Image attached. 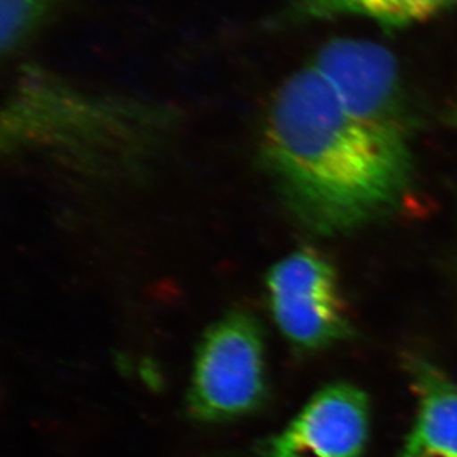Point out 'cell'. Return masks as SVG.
Returning a JSON list of instances; mask_svg holds the SVG:
<instances>
[{
    "label": "cell",
    "mask_w": 457,
    "mask_h": 457,
    "mask_svg": "<svg viewBox=\"0 0 457 457\" xmlns=\"http://www.w3.org/2000/svg\"><path fill=\"white\" fill-rule=\"evenodd\" d=\"M261 150L286 207L320 236L353 233L388 218L413 188V150L351 116L312 64L277 87Z\"/></svg>",
    "instance_id": "cell-1"
},
{
    "label": "cell",
    "mask_w": 457,
    "mask_h": 457,
    "mask_svg": "<svg viewBox=\"0 0 457 457\" xmlns=\"http://www.w3.org/2000/svg\"><path fill=\"white\" fill-rule=\"evenodd\" d=\"M262 330L252 315L234 311L216 321L195 355L188 409L202 422H228L265 400Z\"/></svg>",
    "instance_id": "cell-2"
},
{
    "label": "cell",
    "mask_w": 457,
    "mask_h": 457,
    "mask_svg": "<svg viewBox=\"0 0 457 457\" xmlns=\"http://www.w3.org/2000/svg\"><path fill=\"white\" fill-rule=\"evenodd\" d=\"M311 64L351 116L391 143L411 148L413 116L395 56L370 40L333 39Z\"/></svg>",
    "instance_id": "cell-3"
},
{
    "label": "cell",
    "mask_w": 457,
    "mask_h": 457,
    "mask_svg": "<svg viewBox=\"0 0 457 457\" xmlns=\"http://www.w3.org/2000/svg\"><path fill=\"white\" fill-rule=\"evenodd\" d=\"M265 286L277 326L299 350H321L351 337L337 270L319 252L301 249L281 259L268 271Z\"/></svg>",
    "instance_id": "cell-4"
},
{
    "label": "cell",
    "mask_w": 457,
    "mask_h": 457,
    "mask_svg": "<svg viewBox=\"0 0 457 457\" xmlns=\"http://www.w3.org/2000/svg\"><path fill=\"white\" fill-rule=\"evenodd\" d=\"M369 400L350 384H333L306 403L286 429L262 441V457H361L369 438Z\"/></svg>",
    "instance_id": "cell-5"
},
{
    "label": "cell",
    "mask_w": 457,
    "mask_h": 457,
    "mask_svg": "<svg viewBox=\"0 0 457 457\" xmlns=\"http://www.w3.org/2000/svg\"><path fill=\"white\" fill-rule=\"evenodd\" d=\"M457 9V0H292L286 22L366 18L388 30L406 29Z\"/></svg>",
    "instance_id": "cell-6"
},
{
    "label": "cell",
    "mask_w": 457,
    "mask_h": 457,
    "mask_svg": "<svg viewBox=\"0 0 457 457\" xmlns=\"http://www.w3.org/2000/svg\"><path fill=\"white\" fill-rule=\"evenodd\" d=\"M418 418L409 440L457 457V386L427 362L413 367Z\"/></svg>",
    "instance_id": "cell-7"
},
{
    "label": "cell",
    "mask_w": 457,
    "mask_h": 457,
    "mask_svg": "<svg viewBox=\"0 0 457 457\" xmlns=\"http://www.w3.org/2000/svg\"><path fill=\"white\" fill-rule=\"evenodd\" d=\"M51 0H0L2 51H15L35 30Z\"/></svg>",
    "instance_id": "cell-8"
},
{
    "label": "cell",
    "mask_w": 457,
    "mask_h": 457,
    "mask_svg": "<svg viewBox=\"0 0 457 457\" xmlns=\"http://www.w3.org/2000/svg\"><path fill=\"white\" fill-rule=\"evenodd\" d=\"M403 457H447L445 454L438 453L436 450L428 449L425 445H418L414 441L407 443L406 450L403 453Z\"/></svg>",
    "instance_id": "cell-9"
},
{
    "label": "cell",
    "mask_w": 457,
    "mask_h": 457,
    "mask_svg": "<svg viewBox=\"0 0 457 457\" xmlns=\"http://www.w3.org/2000/svg\"><path fill=\"white\" fill-rule=\"evenodd\" d=\"M450 121H452V125L457 129V100L456 103H454L453 110L450 112Z\"/></svg>",
    "instance_id": "cell-10"
}]
</instances>
